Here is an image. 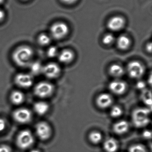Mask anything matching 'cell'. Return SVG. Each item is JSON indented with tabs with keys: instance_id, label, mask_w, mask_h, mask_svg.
I'll return each mask as SVG.
<instances>
[{
	"instance_id": "9c48e42d",
	"label": "cell",
	"mask_w": 152,
	"mask_h": 152,
	"mask_svg": "<svg viewBox=\"0 0 152 152\" xmlns=\"http://www.w3.org/2000/svg\"><path fill=\"white\" fill-rule=\"evenodd\" d=\"M61 69L58 65L55 63H50L43 66L42 73L46 77L54 79L59 76Z\"/></svg>"
},
{
	"instance_id": "3957f363",
	"label": "cell",
	"mask_w": 152,
	"mask_h": 152,
	"mask_svg": "<svg viewBox=\"0 0 152 152\" xmlns=\"http://www.w3.org/2000/svg\"><path fill=\"white\" fill-rule=\"evenodd\" d=\"M34 142V138L31 131L23 130L19 134L17 138V145L21 150H26L32 146Z\"/></svg>"
},
{
	"instance_id": "52a82bcc",
	"label": "cell",
	"mask_w": 152,
	"mask_h": 152,
	"mask_svg": "<svg viewBox=\"0 0 152 152\" xmlns=\"http://www.w3.org/2000/svg\"><path fill=\"white\" fill-rule=\"evenodd\" d=\"M13 118L15 121L20 124H26L30 122L32 118L31 111L26 108H20L13 113Z\"/></svg>"
},
{
	"instance_id": "ffe728a7",
	"label": "cell",
	"mask_w": 152,
	"mask_h": 152,
	"mask_svg": "<svg viewBox=\"0 0 152 152\" xmlns=\"http://www.w3.org/2000/svg\"><path fill=\"white\" fill-rule=\"evenodd\" d=\"M109 72L113 77H119L124 75V69L120 65L113 64L110 67Z\"/></svg>"
},
{
	"instance_id": "1f68e13d",
	"label": "cell",
	"mask_w": 152,
	"mask_h": 152,
	"mask_svg": "<svg viewBox=\"0 0 152 152\" xmlns=\"http://www.w3.org/2000/svg\"><path fill=\"white\" fill-rule=\"evenodd\" d=\"M146 50L148 52L151 53H152V42L148 43L146 45Z\"/></svg>"
},
{
	"instance_id": "7a4b0ae2",
	"label": "cell",
	"mask_w": 152,
	"mask_h": 152,
	"mask_svg": "<svg viewBox=\"0 0 152 152\" xmlns=\"http://www.w3.org/2000/svg\"><path fill=\"white\" fill-rule=\"evenodd\" d=\"M151 110L146 108L136 109L132 113V121L135 126L143 128L146 126L150 122Z\"/></svg>"
},
{
	"instance_id": "2e32d148",
	"label": "cell",
	"mask_w": 152,
	"mask_h": 152,
	"mask_svg": "<svg viewBox=\"0 0 152 152\" xmlns=\"http://www.w3.org/2000/svg\"><path fill=\"white\" fill-rule=\"evenodd\" d=\"M58 60L63 64H68L73 61L75 54L72 51L69 50H64L58 55Z\"/></svg>"
},
{
	"instance_id": "83f0119b",
	"label": "cell",
	"mask_w": 152,
	"mask_h": 152,
	"mask_svg": "<svg viewBox=\"0 0 152 152\" xmlns=\"http://www.w3.org/2000/svg\"><path fill=\"white\" fill-rule=\"evenodd\" d=\"M47 53L50 58H54L58 55V49L55 46H51L48 49Z\"/></svg>"
},
{
	"instance_id": "603a6c76",
	"label": "cell",
	"mask_w": 152,
	"mask_h": 152,
	"mask_svg": "<svg viewBox=\"0 0 152 152\" xmlns=\"http://www.w3.org/2000/svg\"><path fill=\"white\" fill-rule=\"evenodd\" d=\"M143 102L147 105H152V93L150 90H144L142 95Z\"/></svg>"
},
{
	"instance_id": "8992f818",
	"label": "cell",
	"mask_w": 152,
	"mask_h": 152,
	"mask_svg": "<svg viewBox=\"0 0 152 152\" xmlns=\"http://www.w3.org/2000/svg\"><path fill=\"white\" fill-rule=\"evenodd\" d=\"M127 69L129 75L132 78H140L144 74V68L138 61H131L129 63Z\"/></svg>"
},
{
	"instance_id": "4fadbf2b",
	"label": "cell",
	"mask_w": 152,
	"mask_h": 152,
	"mask_svg": "<svg viewBox=\"0 0 152 152\" xmlns=\"http://www.w3.org/2000/svg\"><path fill=\"white\" fill-rule=\"evenodd\" d=\"M113 103V98L109 94L103 93L97 96L96 103L99 108L105 109L110 107Z\"/></svg>"
},
{
	"instance_id": "ab89813d",
	"label": "cell",
	"mask_w": 152,
	"mask_h": 152,
	"mask_svg": "<svg viewBox=\"0 0 152 152\" xmlns=\"http://www.w3.org/2000/svg\"><path fill=\"white\" fill-rule=\"evenodd\" d=\"M23 1H27V0H23Z\"/></svg>"
},
{
	"instance_id": "8fae6325",
	"label": "cell",
	"mask_w": 152,
	"mask_h": 152,
	"mask_svg": "<svg viewBox=\"0 0 152 152\" xmlns=\"http://www.w3.org/2000/svg\"><path fill=\"white\" fill-rule=\"evenodd\" d=\"M126 24L125 19L121 16H115L110 19L107 26L112 31H119L122 29Z\"/></svg>"
},
{
	"instance_id": "d6986e66",
	"label": "cell",
	"mask_w": 152,
	"mask_h": 152,
	"mask_svg": "<svg viewBox=\"0 0 152 152\" xmlns=\"http://www.w3.org/2000/svg\"><path fill=\"white\" fill-rule=\"evenodd\" d=\"M24 94L20 91L16 90L12 93L10 95V100L12 104L15 105L21 104L24 101Z\"/></svg>"
},
{
	"instance_id": "44dd1931",
	"label": "cell",
	"mask_w": 152,
	"mask_h": 152,
	"mask_svg": "<svg viewBox=\"0 0 152 152\" xmlns=\"http://www.w3.org/2000/svg\"><path fill=\"white\" fill-rule=\"evenodd\" d=\"M30 71L33 75H37L42 73L43 66L38 61L31 62L29 66Z\"/></svg>"
},
{
	"instance_id": "836d02e7",
	"label": "cell",
	"mask_w": 152,
	"mask_h": 152,
	"mask_svg": "<svg viewBox=\"0 0 152 152\" xmlns=\"http://www.w3.org/2000/svg\"><path fill=\"white\" fill-rule=\"evenodd\" d=\"M62 2L66 4H72L77 1V0H61Z\"/></svg>"
},
{
	"instance_id": "d6a6232c",
	"label": "cell",
	"mask_w": 152,
	"mask_h": 152,
	"mask_svg": "<svg viewBox=\"0 0 152 152\" xmlns=\"http://www.w3.org/2000/svg\"><path fill=\"white\" fill-rule=\"evenodd\" d=\"M137 87L140 89H144L145 87V84L142 81H140L137 83Z\"/></svg>"
},
{
	"instance_id": "7c38bea8",
	"label": "cell",
	"mask_w": 152,
	"mask_h": 152,
	"mask_svg": "<svg viewBox=\"0 0 152 152\" xmlns=\"http://www.w3.org/2000/svg\"><path fill=\"white\" fill-rule=\"evenodd\" d=\"M109 87L110 90L113 94L121 95L126 92L127 85L125 82L121 80H115L110 83Z\"/></svg>"
},
{
	"instance_id": "4dcf8cb0",
	"label": "cell",
	"mask_w": 152,
	"mask_h": 152,
	"mask_svg": "<svg viewBox=\"0 0 152 152\" xmlns=\"http://www.w3.org/2000/svg\"><path fill=\"white\" fill-rule=\"evenodd\" d=\"M6 122L3 119L0 118V132L3 131L5 128Z\"/></svg>"
},
{
	"instance_id": "f35d334b",
	"label": "cell",
	"mask_w": 152,
	"mask_h": 152,
	"mask_svg": "<svg viewBox=\"0 0 152 152\" xmlns=\"http://www.w3.org/2000/svg\"><path fill=\"white\" fill-rule=\"evenodd\" d=\"M4 1V0H0V4L2 3Z\"/></svg>"
},
{
	"instance_id": "5bb4252c",
	"label": "cell",
	"mask_w": 152,
	"mask_h": 152,
	"mask_svg": "<svg viewBox=\"0 0 152 152\" xmlns=\"http://www.w3.org/2000/svg\"><path fill=\"white\" fill-rule=\"evenodd\" d=\"M129 128V124L125 120L120 121L115 123L113 126V130L115 134L118 135L125 134Z\"/></svg>"
},
{
	"instance_id": "6da1fadb",
	"label": "cell",
	"mask_w": 152,
	"mask_h": 152,
	"mask_svg": "<svg viewBox=\"0 0 152 152\" xmlns=\"http://www.w3.org/2000/svg\"><path fill=\"white\" fill-rule=\"evenodd\" d=\"M34 51L27 45L19 46L13 52L12 59L14 63L20 67L28 66L32 62Z\"/></svg>"
},
{
	"instance_id": "d590c367",
	"label": "cell",
	"mask_w": 152,
	"mask_h": 152,
	"mask_svg": "<svg viewBox=\"0 0 152 152\" xmlns=\"http://www.w3.org/2000/svg\"><path fill=\"white\" fill-rule=\"evenodd\" d=\"M148 83L152 87V72L150 74L148 78Z\"/></svg>"
},
{
	"instance_id": "f1b7e54d",
	"label": "cell",
	"mask_w": 152,
	"mask_h": 152,
	"mask_svg": "<svg viewBox=\"0 0 152 152\" xmlns=\"http://www.w3.org/2000/svg\"><path fill=\"white\" fill-rule=\"evenodd\" d=\"M143 137L145 139L149 140L152 138V132L150 130H145L142 133Z\"/></svg>"
},
{
	"instance_id": "9a60e30c",
	"label": "cell",
	"mask_w": 152,
	"mask_h": 152,
	"mask_svg": "<svg viewBox=\"0 0 152 152\" xmlns=\"http://www.w3.org/2000/svg\"><path fill=\"white\" fill-rule=\"evenodd\" d=\"M103 147L106 152H116L118 149V143L115 138L110 137L104 141Z\"/></svg>"
},
{
	"instance_id": "74e56055",
	"label": "cell",
	"mask_w": 152,
	"mask_h": 152,
	"mask_svg": "<svg viewBox=\"0 0 152 152\" xmlns=\"http://www.w3.org/2000/svg\"><path fill=\"white\" fill-rule=\"evenodd\" d=\"M150 152H152V143L150 145Z\"/></svg>"
},
{
	"instance_id": "cb8c5ba5",
	"label": "cell",
	"mask_w": 152,
	"mask_h": 152,
	"mask_svg": "<svg viewBox=\"0 0 152 152\" xmlns=\"http://www.w3.org/2000/svg\"><path fill=\"white\" fill-rule=\"evenodd\" d=\"M51 42L50 37L45 34H42L38 37V42L40 45L45 46L48 45Z\"/></svg>"
},
{
	"instance_id": "d4e9b609",
	"label": "cell",
	"mask_w": 152,
	"mask_h": 152,
	"mask_svg": "<svg viewBox=\"0 0 152 152\" xmlns=\"http://www.w3.org/2000/svg\"><path fill=\"white\" fill-rule=\"evenodd\" d=\"M129 152H147L144 145L140 144L133 145L129 147Z\"/></svg>"
},
{
	"instance_id": "ba28073f",
	"label": "cell",
	"mask_w": 152,
	"mask_h": 152,
	"mask_svg": "<svg viewBox=\"0 0 152 152\" xmlns=\"http://www.w3.org/2000/svg\"><path fill=\"white\" fill-rule=\"evenodd\" d=\"M36 132L39 138L42 140H46L50 137L52 129L47 122L41 121L36 126Z\"/></svg>"
},
{
	"instance_id": "e0dca14e",
	"label": "cell",
	"mask_w": 152,
	"mask_h": 152,
	"mask_svg": "<svg viewBox=\"0 0 152 152\" xmlns=\"http://www.w3.org/2000/svg\"><path fill=\"white\" fill-rule=\"evenodd\" d=\"M35 112L39 115H44L47 113L49 110V105L44 102H38L34 106Z\"/></svg>"
},
{
	"instance_id": "7402d4cb",
	"label": "cell",
	"mask_w": 152,
	"mask_h": 152,
	"mask_svg": "<svg viewBox=\"0 0 152 152\" xmlns=\"http://www.w3.org/2000/svg\"><path fill=\"white\" fill-rule=\"evenodd\" d=\"M88 138L91 142L96 144L99 143L101 142L102 139V135L98 131H93L89 134Z\"/></svg>"
},
{
	"instance_id": "f546056e",
	"label": "cell",
	"mask_w": 152,
	"mask_h": 152,
	"mask_svg": "<svg viewBox=\"0 0 152 152\" xmlns=\"http://www.w3.org/2000/svg\"><path fill=\"white\" fill-rule=\"evenodd\" d=\"M0 152H11V149L7 145L0 146Z\"/></svg>"
},
{
	"instance_id": "ac0fdd59",
	"label": "cell",
	"mask_w": 152,
	"mask_h": 152,
	"mask_svg": "<svg viewBox=\"0 0 152 152\" xmlns=\"http://www.w3.org/2000/svg\"><path fill=\"white\" fill-rule=\"evenodd\" d=\"M130 39L126 36L121 35L118 38L117 41L118 48L122 50H125L129 48L130 46Z\"/></svg>"
},
{
	"instance_id": "4316f807",
	"label": "cell",
	"mask_w": 152,
	"mask_h": 152,
	"mask_svg": "<svg viewBox=\"0 0 152 152\" xmlns=\"http://www.w3.org/2000/svg\"><path fill=\"white\" fill-rule=\"evenodd\" d=\"M114 36L110 34L105 35L102 39V42L105 45H109L111 44L114 41Z\"/></svg>"
},
{
	"instance_id": "277c9868",
	"label": "cell",
	"mask_w": 152,
	"mask_h": 152,
	"mask_svg": "<svg viewBox=\"0 0 152 152\" xmlns=\"http://www.w3.org/2000/svg\"><path fill=\"white\" fill-rule=\"evenodd\" d=\"M54 87L49 82L42 81L35 87L34 92L37 96L40 98H46L50 96L53 92Z\"/></svg>"
},
{
	"instance_id": "484cf974",
	"label": "cell",
	"mask_w": 152,
	"mask_h": 152,
	"mask_svg": "<svg viewBox=\"0 0 152 152\" xmlns=\"http://www.w3.org/2000/svg\"><path fill=\"white\" fill-rule=\"evenodd\" d=\"M122 114V110L120 107L114 106L110 111V115L113 118H117L120 117Z\"/></svg>"
},
{
	"instance_id": "e575fe53",
	"label": "cell",
	"mask_w": 152,
	"mask_h": 152,
	"mask_svg": "<svg viewBox=\"0 0 152 152\" xmlns=\"http://www.w3.org/2000/svg\"><path fill=\"white\" fill-rule=\"evenodd\" d=\"M5 17L4 12L1 9H0V22L3 20Z\"/></svg>"
},
{
	"instance_id": "5b68a950",
	"label": "cell",
	"mask_w": 152,
	"mask_h": 152,
	"mask_svg": "<svg viewBox=\"0 0 152 152\" xmlns=\"http://www.w3.org/2000/svg\"><path fill=\"white\" fill-rule=\"evenodd\" d=\"M69 28L66 23L58 22L53 24L50 28L52 37L56 40L64 38L68 34Z\"/></svg>"
},
{
	"instance_id": "8d00e7d4",
	"label": "cell",
	"mask_w": 152,
	"mask_h": 152,
	"mask_svg": "<svg viewBox=\"0 0 152 152\" xmlns=\"http://www.w3.org/2000/svg\"><path fill=\"white\" fill-rule=\"evenodd\" d=\"M30 152H41L39 150H36V149H34V150H32Z\"/></svg>"
},
{
	"instance_id": "30bf717a",
	"label": "cell",
	"mask_w": 152,
	"mask_h": 152,
	"mask_svg": "<svg viewBox=\"0 0 152 152\" xmlns=\"http://www.w3.org/2000/svg\"><path fill=\"white\" fill-rule=\"evenodd\" d=\"M15 82L20 88H28L33 85V77L27 74H19L15 77Z\"/></svg>"
}]
</instances>
